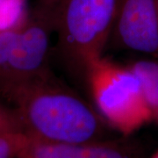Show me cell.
<instances>
[{
  "instance_id": "6da1fadb",
  "label": "cell",
  "mask_w": 158,
  "mask_h": 158,
  "mask_svg": "<svg viewBox=\"0 0 158 158\" xmlns=\"http://www.w3.org/2000/svg\"><path fill=\"white\" fill-rule=\"evenodd\" d=\"M21 93L31 140L68 144L103 141L104 118L49 71L22 85Z\"/></svg>"
},
{
  "instance_id": "7a4b0ae2",
  "label": "cell",
  "mask_w": 158,
  "mask_h": 158,
  "mask_svg": "<svg viewBox=\"0 0 158 158\" xmlns=\"http://www.w3.org/2000/svg\"><path fill=\"white\" fill-rule=\"evenodd\" d=\"M118 0H61L53 5L57 48L66 68L85 80L101 58L113 30Z\"/></svg>"
},
{
  "instance_id": "3957f363",
  "label": "cell",
  "mask_w": 158,
  "mask_h": 158,
  "mask_svg": "<svg viewBox=\"0 0 158 158\" xmlns=\"http://www.w3.org/2000/svg\"><path fill=\"white\" fill-rule=\"evenodd\" d=\"M85 81L99 114L125 137L151 122L141 82L128 66L101 57L90 64Z\"/></svg>"
},
{
  "instance_id": "277c9868",
  "label": "cell",
  "mask_w": 158,
  "mask_h": 158,
  "mask_svg": "<svg viewBox=\"0 0 158 158\" xmlns=\"http://www.w3.org/2000/svg\"><path fill=\"white\" fill-rule=\"evenodd\" d=\"M112 37L125 49L158 60L156 0H118Z\"/></svg>"
},
{
  "instance_id": "5b68a950",
  "label": "cell",
  "mask_w": 158,
  "mask_h": 158,
  "mask_svg": "<svg viewBox=\"0 0 158 158\" xmlns=\"http://www.w3.org/2000/svg\"><path fill=\"white\" fill-rule=\"evenodd\" d=\"M142 154L141 145L127 139L68 144L29 138L20 156L23 158H142Z\"/></svg>"
},
{
  "instance_id": "8992f818",
  "label": "cell",
  "mask_w": 158,
  "mask_h": 158,
  "mask_svg": "<svg viewBox=\"0 0 158 158\" xmlns=\"http://www.w3.org/2000/svg\"><path fill=\"white\" fill-rule=\"evenodd\" d=\"M127 66L141 82L151 122L158 125V60L141 59L131 62Z\"/></svg>"
},
{
  "instance_id": "52a82bcc",
  "label": "cell",
  "mask_w": 158,
  "mask_h": 158,
  "mask_svg": "<svg viewBox=\"0 0 158 158\" xmlns=\"http://www.w3.org/2000/svg\"><path fill=\"white\" fill-rule=\"evenodd\" d=\"M23 16V0H0V32L12 30Z\"/></svg>"
},
{
  "instance_id": "ba28073f",
  "label": "cell",
  "mask_w": 158,
  "mask_h": 158,
  "mask_svg": "<svg viewBox=\"0 0 158 158\" xmlns=\"http://www.w3.org/2000/svg\"><path fill=\"white\" fill-rule=\"evenodd\" d=\"M28 136L10 133L0 132V158H11L14 155H20L28 142Z\"/></svg>"
},
{
  "instance_id": "9c48e42d",
  "label": "cell",
  "mask_w": 158,
  "mask_h": 158,
  "mask_svg": "<svg viewBox=\"0 0 158 158\" xmlns=\"http://www.w3.org/2000/svg\"><path fill=\"white\" fill-rule=\"evenodd\" d=\"M17 34V31L13 30L0 32V68L6 67Z\"/></svg>"
},
{
  "instance_id": "30bf717a",
  "label": "cell",
  "mask_w": 158,
  "mask_h": 158,
  "mask_svg": "<svg viewBox=\"0 0 158 158\" xmlns=\"http://www.w3.org/2000/svg\"><path fill=\"white\" fill-rule=\"evenodd\" d=\"M49 4H56L58 2H60L61 0H47Z\"/></svg>"
},
{
  "instance_id": "8fae6325",
  "label": "cell",
  "mask_w": 158,
  "mask_h": 158,
  "mask_svg": "<svg viewBox=\"0 0 158 158\" xmlns=\"http://www.w3.org/2000/svg\"><path fill=\"white\" fill-rule=\"evenodd\" d=\"M150 158H158V150L154 153V154L152 155V156H151Z\"/></svg>"
},
{
  "instance_id": "7c38bea8",
  "label": "cell",
  "mask_w": 158,
  "mask_h": 158,
  "mask_svg": "<svg viewBox=\"0 0 158 158\" xmlns=\"http://www.w3.org/2000/svg\"><path fill=\"white\" fill-rule=\"evenodd\" d=\"M156 5H157V9H158V0H156Z\"/></svg>"
}]
</instances>
